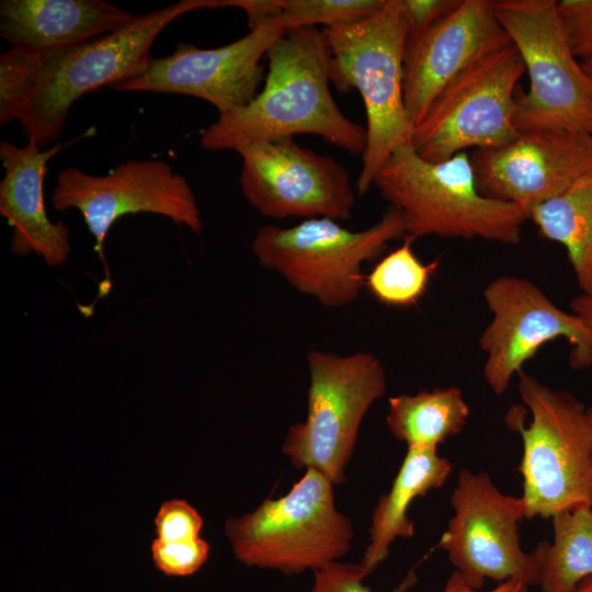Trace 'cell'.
<instances>
[{
    "mask_svg": "<svg viewBox=\"0 0 592 592\" xmlns=\"http://www.w3.org/2000/svg\"><path fill=\"white\" fill-rule=\"evenodd\" d=\"M263 88L243 106L219 115L200 144L207 150L310 134L351 155H363L366 130L346 117L330 91L331 53L322 30H288L267 52Z\"/></svg>",
    "mask_w": 592,
    "mask_h": 592,
    "instance_id": "cell-1",
    "label": "cell"
},
{
    "mask_svg": "<svg viewBox=\"0 0 592 592\" xmlns=\"http://www.w3.org/2000/svg\"><path fill=\"white\" fill-rule=\"evenodd\" d=\"M330 53V82L360 92L366 113V146L355 189L364 195L391 153L411 143L413 126L403 101V57L409 34L401 0H386L374 14L322 29Z\"/></svg>",
    "mask_w": 592,
    "mask_h": 592,
    "instance_id": "cell-2",
    "label": "cell"
},
{
    "mask_svg": "<svg viewBox=\"0 0 592 592\" xmlns=\"http://www.w3.org/2000/svg\"><path fill=\"white\" fill-rule=\"evenodd\" d=\"M373 185L401 214L403 240L412 242L433 235L515 244L527 219L517 206L479 192L465 151L431 162L411 143L403 144L380 168Z\"/></svg>",
    "mask_w": 592,
    "mask_h": 592,
    "instance_id": "cell-3",
    "label": "cell"
},
{
    "mask_svg": "<svg viewBox=\"0 0 592 592\" xmlns=\"http://www.w3.org/2000/svg\"><path fill=\"white\" fill-rule=\"evenodd\" d=\"M223 8V0H181L137 15L129 24L83 44L45 55L44 65L20 119L27 141L39 148L57 140L69 112L82 95L145 72L156 37L175 19L200 9Z\"/></svg>",
    "mask_w": 592,
    "mask_h": 592,
    "instance_id": "cell-4",
    "label": "cell"
},
{
    "mask_svg": "<svg viewBox=\"0 0 592 592\" xmlns=\"http://www.w3.org/2000/svg\"><path fill=\"white\" fill-rule=\"evenodd\" d=\"M225 535L238 561L292 576L315 572L344 557L354 531L335 506L331 481L305 469L286 494L229 519Z\"/></svg>",
    "mask_w": 592,
    "mask_h": 592,
    "instance_id": "cell-5",
    "label": "cell"
},
{
    "mask_svg": "<svg viewBox=\"0 0 592 592\" xmlns=\"http://www.w3.org/2000/svg\"><path fill=\"white\" fill-rule=\"evenodd\" d=\"M517 388L532 420L524 426L515 413L523 455L525 519H548L581 505L592 506V431L587 407L571 392L553 389L534 376L517 373Z\"/></svg>",
    "mask_w": 592,
    "mask_h": 592,
    "instance_id": "cell-6",
    "label": "cell"
},
{
    "mask_svg": "<svg viewBox=\"0 0 592 592\" xmlns=\"http://www.w3.org/2000/svg\"><path fill=\"white\" fill-rule=\"evenodd\" d=\"M403 235L402 216L391 207L361 231L330 218L305 219L287 228L265 225L254 235L251 248L263 267L278 273L297 292L338 308L353 303L365 286L363 263Z\"/></svg>",
    "mask_w": 592,
    "mask_h": 592,
    "instance_id": "cell-7",
    "label": "cell"
},
{
    "mask_svg": "<svg viewBox=\"0 0 592 592\" xmlns=\"http://www.w3.org/2000/svg\"><path fill=\"white\" fill-rule=\"evenodd\" d=\"M306 419L289 426L282 451L297 469H314L333 486L345 481L362 421L387 388L380 360L371 352L307 354Z\"/></svg>",
    "mask_w": 592,
    "mask_h": 592,
    "instance_id": "cell-8",
    "label": "cell"
},
{
    "mask_svg": "<svg viewBox=\"0 0 592 592\" xmlns=\"http://www.w3.org/2000/svg\"><path fill=\"white\" fill-rule=\"evenodd\" d=\"M493 11L530 77L528 92L516 96V128L592 135V80L569 47L556 0H496Z\"/></svg>",
    "mask_w": 592,
    "mask_h": 592,
    "instance_id": "cell-9",
    "label": "cell"
},
{
    "mask_svg": "<svg viewBox=\"0 0 592 592\" xmlns=\"http://www.w3.org/2000/svg\"><path fill=\"white\" fill-rule=\"evenodd\" d=\"M525 71L511 39L477 58L413 127L411 144L418 155L439 162L469 147L496 148L513 140L519 134L515 90Z\"/></svg>",
    "mask_w": 592,
    "mask_h": 592,
    "instance_id": "cell-10",
    "label": "cell"
},
{
    "mask_svg": "<svg viewBox=\"0 0 592 592\" xmlns=\"http://www.w3.org/2000/svg\"><path fill=\"white\" fill-rule=\"evenodd\" d=\"M451 503L454 514L439 546L468 585L481 589L487 579L538 585V560L520 542L519 524L525 519L521 497L501 492L488 473L464 468Z\"/></svg>",
    "mask_w": 592,
    "mask_h": 592,
    "instance_id": "cell-11",
    "label": "cell"
},
{
    "mask_svg": "<svg viewBox=\"0 0 592 592\" xmlns=\"http://www.w3.org/2000/svg\"><path fill=\"white\" fill-rule=\"evenodd\" d=\"M56 210L78 209L94 237V250L104 263V241L122 216L153 213L200 235L201 210L187 180L162 160H128L106 175L77 167L60 170L52 195Z\"/></svg>",
    "mask_w": 592,
    "mask_h": 592,
    "instance_id": "cell-12",
    "label": "cell"
},
{
    "mask_svg": "<svg viewBox=\"0 0 592 592\" xmlns=\"http://www.w3.org/2000/svg\"><path fill=\"white\" fill-rule=\"evenodd\" d=\"M483 297L492 319L479 346L487 356L483 377L494 394H504L523 365L556 339L570 344L572 368L592 366V333L576 314L557 307L531 280L497 277L486 286Z\"/></svg>",
    "mask_w": 592,
    "mask_h": 592,
    "instance_id": "cell-13",
    "label": "cell"
},
{
    "mask_svg": "<svg viewBox=\"0 0 592 592\" xmlns=\"http://www.w3.org/2000/svg\"><path fill=\"white\" fill-rule=\"evenodd\" d=\"M239 184L247 202L262 216L352 217L355 193L349 172L335 159L300 146L293 137L244 146Z\"/></svg>",
    "mask_w": 592,
    "mask_h": 592,
    "instance_id": "cell-14",
    "label": "cell"
},
{
    "mask_svg": "<svg viewBox=\"0 0 592 592\" xmlns=\"http://www.w3.org/2000/svg\"><path fill=\"white\" fill-rule=\"evenodd\" d=\"M288 30L278 14L220 47L198 48L181 43L172 54L153 58L141 75L111 88L191 95L210 103L223 115L254 99L265 79L262 59Z\"/></svg>",
    "mask_w": 592,
    "mask_h": 592,
    "instance_id": "cell-15",
    "label": "cell"
},
{
    "mask_svg": "<svg viewBox=\"0 0 592 592\" xmlns=\"http://www.w3.org/2000/svg\"><path fill=\"white\" fill-rule=\"evenodd\" d=\"M479 192L511 203L526 217L592 173V135L566 129L519 130L510 143L470 156Z\"/></svg>",
    "mask_w": 592,
    "mask_h": 592,
    "instance_id": "cell-16",
    "label": "cell"
},
{
    "mask_svg": "<svg viewBox=\"0 0 592 592\" xmlns=\"http://www.w3.org/2000/svg\"><path fill=\"white\" fill-rule=\"evenodd\" d=\"M510 41L492 0H459L423 32L409 35L403 57V101L414 127L442 90L477 58Z\"/></svg>",
    "mask_w": 592,
    "mask_h": 592,
    "instance_id": "cell-17",
    "label": "cell"
},
{
    "mask_svg": "<svg viewBox=\"0 0 592 592\" xmlns=\"http://www.w3.org/2000/svg\"><path fill=\"white\" fill-rule=\"evenodd\" d=\"M64 147L57 143L42 150L32 141L23 147L0 141L4 169L0 214L12 227L11 252L16 255L34 252L49 266L64 264L71 251L69 228L61 220L53 223L48 218L43 194L48 162Z\"/></svg>",
    "mask_w": 592,
    "mask_h": 592,
    "instance_id": "cell-18",
    "label": "cell"
},
{
    "mask_svg": "<svg viewBox=\"0 0 592 592\" xmlns=\"http://www.w3.org/2000/svg\"><path fill=\"white\" fill-rule=\"evenodd\" d=\"M136 16L103 0H2L0 34L11 47L48 55L112 33Z\"/></svg>",
    "mask_w": 592,
    "mask_h": 592,
    "instance_id": "cell-19",
    "label": "cell"
},
{
    "mask_svg": "<svg viewBox=\"0 0 592 592\" xmlns=\"http://www.w3.org/2000/svg\"><path fill=\"white\" fill-rule=\"evenodd\" d=\"M452 470V463L436 448L408 447L389 491L379 498L372 514L369 542L360 561L367 574L387 558L397 538L413 536L409 506L414 499L441 488Z\"/></svg>",
    "mask_w": 592,
    "mask_h": 592,
    "instance_id": "cell-20",
    "label": "cell"
},
{
    "mask_svg": "<svg viewBox=\"0 0 592 592\" xmlns=\"http://www.w3.org/2000/svg\"><path fill=\"white\" fill-rule=\"evenodd\" d=\"M386 423L408 447L436 448L464 429L470 410L456 386L401 394L388 400Z\"/></svg>",
    "mask_w": 592,
    "mask_h": 592,
    "instance_id": "cell-21",
    "label": "cell"
},
{
    "mask_svg": "<svg viewBox=\"0 0 592 592\" xmlns=\"http://www.w3.org/2000/svg\"><path fill=\"white\" fill-rule=\"evenodd\" d=\"M539 234L561 243L582 294L592 295V173L527 216Z\"/></svg>",
    "mask_w": 592,
    "mask_h": 592,
    "instance_id": "cell-22",
    "label": "cell"
},
{
    "mask_svg": "<svg viewBox=\"0 0 592 592\" xmlns=\"http://www.w3.org/2000/svg\"><path fill=\"white\" fill-rule=\"evenodd\" d=\"M554 538L533 551L539 565L540 592H574L592 576V506L581 505L553 517Z\"/></svg>",
    "mask_w": 592,
    "mask_h": 592,
    "instance_id": "cell-23",
    "label": "cell"
},
{
    "mask_svg": "<svg viewBox=\"0 0 592 592\" xmlns=\"http://www.w3.org/2000/svg\"><path fill=\"white\" fill-rule=\"evenodd\" d=\"M439 264L437 260L422 263L412 250V241L405 240L375 264L365 277V286L385 305L412 306L424 295Z\"/></svg>",
    "mask_w": 592,
    "mask_h": 592,
    "instance_id": "cell-24",
    "label": "cell"
},
{
    "mask_svg": "<svg viewBox=\"0 0 592 592\" xmlns=\"http://www.w3.org/2000/svg\"><path fill=\"white\" fill-rule=\"evenodd\" d=\"M45 55L11 47L0 55V125L20 121L34 93Z\"/></svg>",
    "mask_w": 592,
    "mask_h": 592,
    "instance_id": "cell-25",
    "label": "cell"
},
{
    "mask_svg": "<svg viewBox=\"0 0 592 592\" xmlns=\"http://www.w3.org/2000/svg\"><path fill=\"white\" fill-rule=\"evenodd\" d=\"M386 0H283L282 16L289 30L331 27L357 21L380 10Z\"/></svg>",
    "mask_w": 592,
    "mask_h": 592,
    "instance_id": "cell-26",
    "label": "cell"
},
{
    "mask_svg": "<svg viewBox=\"0 0 592 592\" xmlns=\"http://www.w3.org/2000/svg\"><path fill=\"white\" fill-rule=\"evenodd\" d=\"M151 555L156 568L171 577H187L207 561L209 545L203 538L166 542L152 540Z\"/></svg>",
    "mask_w": 592,
    "mask_h": 592,
    "instance_id": "cell-27",
    "label": "cell"
},
{
    "mask_svg": "<svg viewBox=\"0 0 592 592\" xmlns=\"http://www.w3.org/2000/svg\"><path fill=\"white\" fill-rule=\"evenodd\" d=\"M556 10L569 47L582 60L592 56V0H559Z\"/></svg>",
    "mask_w": 592,
    "mask_h": 592,
    "instance_id": "cell-28",
    "label": "cell"
},
{
    "mask_svg": "<svg viewBox=\"0 0 592 592\" xmlns=\"http://www.w3.org/2000/svg\"><path fill=\"white\" fill-rule=\"evenodd\" d=\"M155 524L159 539L190 540L200 538L203 519L185 500L171 499L161 504Z\"/></svg>",
    "mask_w": 592,
    "mask_h": 592,
    "instance_id": "cell-29",
    "label": "cell"
},
{
    "mask_svg": "<svg viewBox=\"0 0 592 592\" xmlns=\"http://www.w3.org/2000/svg\"><path fill=\"white\" fill-rule=\"evenodd\" d=\"M310 592H373L365 584L367 576L361 563L334 561L314 572Z\"/></svg>",
    "mask_w": 592,
    "mask_h": 592,
    "instance_id": "cell-30",
    "label": "cell"
},
{
    "mask_svg": "<svg viewBox=\"0 0 592 592\" xmlns=\"http://www.w3.org/2000/svg\"><path fill=\"white\" fill-rule=\"evenodd\" d=\"M409 35H415L457 7L459 0H401Z\"/></svg>",
    "mask_w": 592,
    "mask_h": 592,
    "instance_id": "cell-31",
    "label": "cell"
},
{
    "mask_svg": "<svg viewBox=\"0 0 592 592\" xmlns=\"http://www.w3.org/2000/svg\"><path fill=\"white\" fill-rule=\"evenodd\" d=\"M283 0H225V7L241 9L248 18L249 29L281 14Z\"/></svg>",
    "mask_w": 592,
    "mask_h": 592,
    "instance_id": "cell-32",
    "label": "cell"
},
{
    "mask_svg": "<svg viewBox=\"0 0 592 592\" xmlns=\"http://www.w3.org/2000/svg\"><path fill=\"white\" fill-rule=\"evenodd\" d=\"M528 585L517 579H509L498 583L491 590L482 591L481 589H474L466 583L464 578L454 570L447 578L446 583L442 592H527Z\"/></svg>",
    "mask_w": 592,
    "mask_h": 592,
    "instance_id": "cell-33",
    "label": "cell"
},
{
    "mask_svg": "<svg viewBox=\"0 0 592 592\" xmlns=\"http://www.w3.org/2000/svg\"><path fill=\"white\" fill-rule=\"evenodd\" d=\"M570 308L592 333V295L581 294L573 298Z\"/></svg>",
    "mask_w": 592,
    "mask_h": 592,
    "instance_id": "cell-34",
    "label": "cell"
},
{
    "mask_svg": "<svg viewBox=\"0 0 592 592\" xmlns=\"http://www.w3.org/2000/svg\"><path fill=\"white\" fill-rule=\"evenodd\" d=\"M574 592H592V576L582 580Z\"/></svg>",
    "mask_w": 592,
    "mask_h": 592,
    "instance_id": "cell-35",
    "label": "cell"
},
{
    "mask_svg": "<svg viewBox=\"0 0 592 592\" xmlns=\"http://www.w3.org/2000/svg\"><path fill=\"white\" fill-rule=\"evenodd\" d=\"M581 66L583 68V70L585 71V73L591 78L592 80V56L582 60L581 61Z\"/></svg>",
    "mask_w": 592,
    "mask_h": 592,
    "instance_id": "cell-36",
    "label": "cell"
},
{
    "mask_svg": "<svg viewBox=\"0 0 592 592\" xmlns=\"http://www.w3.org/2000/svg\"><path fill=\"white\" fill-rule=\"evenodd\" d=\"M587 415L592 431V405L587 407Z\"/></svg>",
    "mask_w": 592,
    "mask_h": 592,
    "instance_id": "cell-37",
    "label": "cell"
}]
</instances>
